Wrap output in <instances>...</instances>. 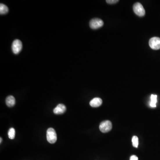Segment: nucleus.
I'll return each instance as SVG.
<instances>
[{
    "label": "nucleus",
    "instance_id": "nucleus-1",
    "mask_svg": "<svg viewBox=\"0 0 160 160\" xmlns=\"http://www.w3.org/2000/svg\"><path fill=\"white\" fill-rule=\"evenodd\" d=\"M47 140L51 144H54L57 141V134L53 128H50L48 129L47 131Z\"/></svg>",
    "mask_w": 160,
    "mask_h": 160
},
{
    "label": "nucleus",
    "instance_id": "nucleus-2",
    "mask_svg": "<svg viewBox=\"0 0 160 160\" xmlns=\"http://www.w3.org/2000/svg\"><path fill=\"white\" fill-rule=\"evenodd\" d=\"M133 10L135 14L139 17L144 16L145 14V11L143 6L139 2L134 4L133 6Z\"/></svg>",
    "mask_w": 160,
    "mask_h": 160
},
{
    "label": "nucleus",
    "instance_id": "nucleus-3",
    "mask_svg": "<svg viewBox=\"0 0 160 160\" xmlns=\"http://www.w3.org/2000/svg\"><path fill=\"white\" fill-rule=\"evenodd\" d=\"M112 128V123L109 121H105L100 123L99 129L101 132L107 133L111 130Z\"/></svg>",
    "mask_w": 160,
    "mask_h": 160
},
{
    "label": "nucleus",
    "instance_id": "nucleus-4",
    "mask_svg": "<svg viewBox=\"0 0 160 160\" xmlns=\"http://www.w3.org/2000/svg\"><path fill=\"white\" fill-rule=\"evenodd\" d=\"M104 22L103 20L99 18H94L90 21L89 26L93 30H96L103 27Z\"/></svg>",
    "mask_w": 160,
    "mask_h": 160
},
{
    "label": "nucleus",
    "instance_id": "nucleus-5",
    "mask_svg": "<svg viewBox=\"0 0 160 160\" xmlns=\"http://www.w3.org/2000/svg\"><path fill=\"white\" fill-rule=\"evenodd\" d=\"M12 48L14 54H18L22 48V44L21 41L18 39L14 40L12 42Z\"/></svg>",
    "mask_w": 160,
    "mask_h": 160
},
{
    "label": "nucleus",
    "instance_id": "nucleus-6",
    "mask_svg": "<svg viewBox=\"0 0 160 160\" xmlns=\"http://www.w3.org/2000/svg\"><path fill=\"white\" fill-rule=\"evenodd\" d=\"M149 45L151 48L154 50L160 49V38L154 37L151 38L149 41Z\"/></svg>",
    "mask_w": 160,
    "mask_h": 160
},
{
    "label": "nucleus",
    "instance_id": "nucleus-7",
    "mask_svg": "<svg viewBox=\"0 0 160 160\" xmlns=\"http://www.w3.org/2000/svg\"><path fill=\"white\" fill-rule=\"evenodd\" d=\"M66 110V108L63 104L58 105L57 107L53 109V113L56 114H64Z\"/></svg>",
    "mask_w": 160,
    "mask_h": 160
},
{
    "label": "nucleus",
    "instance_id": "nucleus-8",
    "mask_svg": "<svg viewBox=\"0 0 160 160\" xmlns=\"http://www.w3.org/2000/svg\"><path fill=\"white\" fill-rule=\"evenodd\" d=\"M103 103V100L100 98H94L90 101V105L93 107H98Z\"/></svg>",
    "mask_w": 160,
    "mask_h": 160
},
{
    "label": "nucleus",
    "instance_id": "nucleus-9",
    "mask_svg": "<svg viewBox=\"0 0 160 160\" xmlns=\"http://www.w3.org/2000/svg\"><path fill=\"white\" fill-rule=\"evenodd\" d=\"M6 105L8 107H12L15 104L16 101L15 99L13 96H8L6 99Z\"/></svg>",
    "mask_w": 160,
    "mask_h": 160
},
{
    "label": "nucleus",
    "instance_id": "nucleus-10",
    "mask_svg": "<svg viewBox=\"0 0 160 160\" xmlns=\"http://www.w3.org/2000/svg\"><path fill=\"white\" fill-rule=\"evenodd\" d=\"M9 12L8 7L4 4L1 3L0 4V13L1 14H5Z\"/></svg>",
    "mask_w": 160,
    "mask_h": 160
},
{
    "label": "nucleus",
    "instance_id": "nucleus-11",
    "mask_svg": "<svg viewBox=\"0 0 160 160\" xmlns=\"http://www.w3.org/2000/svg\"><path fill=\"white\" fill-rule=\"evenodd\" d=\"M151 101L150 105L152 107H156V103H157V96L156 95L152 94L151 96Z\"/></svg>",
    "mask_w": 160,
    "mask_h": 160
},
{
    "label": "nucleus",
    "instance_id": "nucleus-12",
    "mask_svg": "<svg viewBox=\"0 0 160 160\" xmlns=\"http://www.w3.org/2000/svg\"><path fill=\"white\" fill-rule=\"evenodd\" d=\"M8 136L10 139H13L15 136V130L14 128H11L8 131Z\"/></svg>",
    "mask_w": 160,
    "mask_h": 160
},
{
    "label": "nucleus",
    "instance_id": "nucleus-13",
    "mask_svg": "<svg viewBox=\"0 0 160 160\" xmlns=\"http://www.w3.org/2000/svg\"><path fill=\"white\" fill-rule=\"evenodd\" d=\"M132 141L133 146L135 148H137L138 145H139V138L137 137V136H134L132 138Z\"/></svg>",
    "mask_w": 160,
    "mask_h": 160
},
{
    "label": "nucleus",
    "instance_id": "nucleus-14",
    "mask_svg": "<svg viewBox=\"0 0 160 160\" xmlns=\"http://www.w3.org/2000/svg\"><path fill=\"white\" fill-rule=\"evenodd\" d=\"M106 1L108 4H113L117 3L119 1L118 0H106Z\"/></svg>",
    "mask_w": 160,
    "mask_h": 160
},
{
    "label": "nucleus",
    "instance_id": "nucleus-15",
    "mask_svg": "<svg viewBox=\"0 0 160 160\" xmlns=\"http://www.w3.org/2000/svg\"><path fill=\"white\" fill-rule=\"evenodd\" d=\"M130 160H139V158L136 156L132 155L130 158Z\"/></svg>",
    "mask_w": 160,
    "mask_h": 160
},
{
    "label": "nucleus",
    "instance_id": "nucleus-16",
    "mask_svg": "<svg viewBox=\"0 0 160 160\" xmlns=\"http://www.w3.org/2000/svg\"><path fill=\"white\" fill-rule=\"evenodd\" d=\"M0 139H1V141H0V143H1V142H2V138H1H1H0Z\"/></svg>",
    "mask_w": 160,
    "mask_h": 160
}]
</instances>
